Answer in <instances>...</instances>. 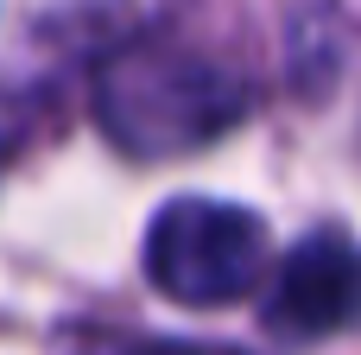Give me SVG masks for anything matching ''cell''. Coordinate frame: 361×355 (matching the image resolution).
Instances as JSON below:
<instances>
[{
  "mask_svg": "<svg viewBox=\"0 0 361 355\" xmlns=\"http://www.w3.org/2000/svg\"><path fill=\"white\" fill-rule=\"evenodd\" d=\"M267 222L222 197H171L146 229V279L171 305H235L260 292Z\"/></svg>",
  "mask_w": 361,
  "mask_h": 355,
  "instance_id": "7a4b0ae2",
  "label": "cell"
},
{
  "mask_svg": "<svg viewBox=\"0 0 361 355\" xmlns=\"http://www.w3.org/2000/svg\"><path fill=\"white\" fill-rule=\"evenodd\" d=\"M349 318H355V248L336 222H324L286 254L267 324L279 337H336Z\"/></svg>",
  "mask_w": 361,
  "mask_h": 355,
  "instance_id": "3957f363",
  "label": "cell"
},
{
  "mask_svg": "<svg viewBox=\"0 0 361 355\" xmlns=\"http://www.w3.org/2000/svg\"><path fill=\"white\" fill-rule=\"evenodd\" d=\"M70 355H241L203 343H146V337H70Z\"/></svg>",
  "mask_w": 361,
  "mask_h": 355,
  "instance_id": "277c9868",
  "label": "cell"
},
{
  "mask_svg": "<svg viewBox=\"0 0 361 355\" xmlns=\"http://www.w3.org/2000/svg\"><path fill=\"white\" fill-rule=\"evenodd\" d=\"M247 114V89L203 51L184 44H121L95 70V121L127 159H184L222 140Z\"/></svg>",
  "mask_w": 361,
  "mask_h": 355,
  "instance_id": "6da1fadb",
  "label": "cell"
}]
</instances>
